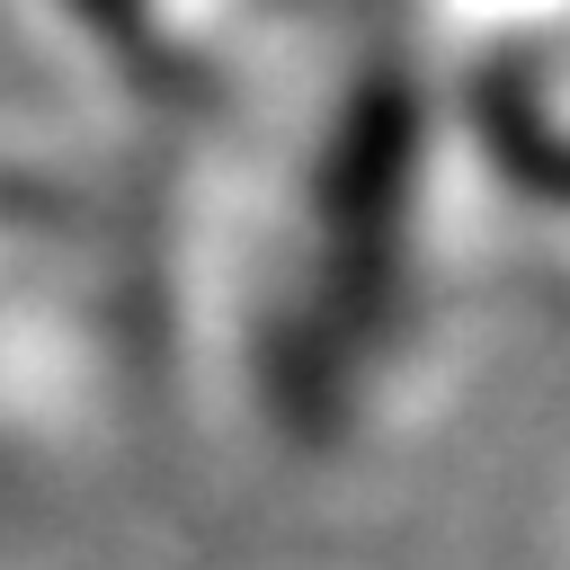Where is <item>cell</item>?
Segmentation results:
<instances>
[{
  "mask_svg": "<svg viewBox=\"0 0 570 570\" xmlns=\"http://www.w3.org/2000/svg\"><path fill=\"white\" fill-rule=\"evenodd\" d=\"M454 142L570 232V0H410Z\"/></svg>",
  "mask_w": 570,
  "mask_h": 570,
  "instance_id": "cell-2",
  "label": "cell"
},
{
  "mask_svg": "<svg viewBox=\"0 0 570 570\" xmlns=\"http://www.w3.org/2000/svg\"><path fill=\"white\" fill-rule=\"evenodd\" d=\"M223 169L178 267L205 374L276 454L356 445L428 321L454 142L410 0H312L214 107Z\"/></svg>",
  "mask_w": 570,
  "mask_h": 570,
  "instance_id": "cell-1",
  "label": "cell"
}]
</instances>
